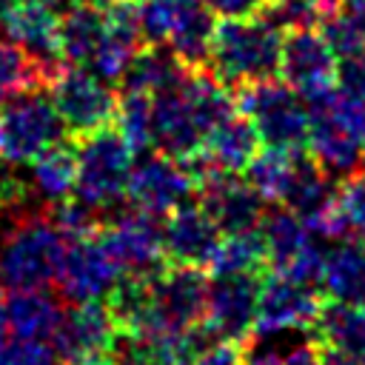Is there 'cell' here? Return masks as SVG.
I'll list each match as a JSON object with an SVG mask.
<instances>
[{"mask_svg":"<svg viewBox=\"0 0 365 365\" xmlns=\"http://www.w3.org/2000/svg\"><path fill=\"white\" fill-rule=\"evenodd\" d=\"M279 54H282V31L257 11L245 17L217 20L205 66L228 88L234 86L242 88L248 83L277 77Z\"/></svg>","mask_w":365,"mask_h":365,"instance_id":"cell-1","label":"cell"},{"mask_svg":"<svg viewBox=\"0 0 365 365\" xmlns=\"http://www.w3.org/2000/svg\"><path fill=\"white\" fill-rule=\"evenodd\" d=\"M308 154L331 174L345 177L365 165V103L336 86L308 100Z\"/></svg>","mask_w":365,"mask_h":365,"instance_id":"cell-2","label":"cell"},{"mask_svg":"<svg viewBox=\"0 0 365 365\" xmlns=\"http://www.w3.org/2000/svg\"><path fill=\"white\" fill-rule=\"evenodd\" d=\"M66 234L48 214H26L9 225L0 242V279L9 288H46L57 279Z\"/></svg>","mask_w":365,"mask_h":365,"instance_id":"cell-3","label":"cell"},{"mask_svg":"<svg viewBox=\"0 0 365 365\" xmlns=\"http://www.w3.org/2000/svg\"><path fill=\"white\" fill-rule=\"evenodd\" d=\"M74 160H77V182L74 194L83 197L97 211L114 208L128 188V174L134 165V148L125 137L111 128H94L74 140Z\"/></svg>","mask_w":365,"mask_h":365,"instance_id":"cell-4","label":"cell"},{"mask_svg":"<svg viewBox=\"0 0 365 365\" xmlns=\"http://www.w3.org/2000/svg\"><path fill=\"white\" fill-rule=\"evenodd\" d=\"M140 29L148 46L171 48L188 68H200L208 60L217 17L202 0H137Z\"/></svg>","mask_w":365,"mask_h":365,"instance_id":"cell-5","label":"cell"},{"mask_svg":"<svg viewBox=\"0 0 365 365\" xmlns=\"http://www.w3.org/2000/svg\"><path fill=\"white\" fill-rule=\"evenodd\" d=\"M237 108L251 120L262 145L302 151L308 143V100L294 91L282 77L257 80L240 88Z\"/></svg>","mask_w":365,"mask_h":365,"instance_id":"cell-6","label":"cell"},{"mask_svg":"<svg viewBox=\"0 0 365 365\" xmlns=\"http://www.w3.org/2000/svg\"><path fill=\"white\" fill-rule=\"evenodd\" d=\"M208 282L211 279L205 277V268L163 265L157 274L148 277V319L145 328L131 339L202 325Z\"/></svg>","mask_w":365,"mask_h":365,"instance_id":"cell-7","label":"cell"},{"mask_svg":"<svg viewBox=\"0 0 365 365\" xmlns=\"http://www.w3.org/2000/svg\"><path fill=\"white\" fill-rule=\"evenodd\" d=\"M68 137L54 103L40 88L0 103V160L29 165L46 148Z\"/></svg>","mask_w":365,"mask_h":365,"instance_id":"cell-8","label":"cell"},{"mask_svg":"<svg viewBox=\"0 0 365 365\" xmlns=\"http://www.w3.org/2000/svg\"><path fill=\"white\" fill-rule=\"evenodd\" d=\"M48 97L66 131L74 137L114 123L117 94L111 91V83L97 77L91 68H83V66L60 68L48 83Z\"/></svg>","mask_w":365,"mask_h":365,"instance_id":"cell-9","label":"cell"},{"mask_svg":"<svg viewBox=\"0 0 365 365\" xmlns=\"http://www.w3.org/2000/svg\"><path fill=\"white\" fill-rule=\"evenodd\" d=\"M120 277L123 271L117 259L106 248L100 231H94L66 240L54 282L68 302H100L111 294Z\"/></svg>","mask_w":365,"mask_h":365,"instance_id":"cell-10","label":"cell"},{"mask_svg":"<svg viewBox=\"0 0 365 365\" xmlns=\"http://www.w3.org/2000/svg\"><path fill=\"white\" fill-rule=\"evenodd\" d=\"M259 234L265 242V262L274 274L299 279V282H319L325 254L314 242V231L288 208L265 211L259 222Z\"/></svg>","mask_w":365,"mask_h":365,"instance_id":"cell-11","label":"cell"},{"mask_svg":"<svg viewBox=\"0 0 365 365\" xmlns=\"http://www.w3.org/2000/svg\"><path fill=\"white\" fill-rule=\"evenodd\" d=\"M259 282L262 279L257 274H217V277H211L202 325L214 339L245 345L254 336Z\"/></svg>","mask_w":365,"mask_h":365,"instance_id":"cell-12","label":"cell"},{"mask_svg":"<svg viewBox=\"0 0 365 365\" xmlns=\"http://www.w3.org/2000/svg\"><path fill=\"white\" fill-rule=\"evenodd\" d=\"M319 308H322V297L314 291L311 282L271 274L259 282L254 334L259 339H268V336H288L308 331L317 322Z\"/></svg>","mask_w":365,"mask_h":365,"instance_id":"cell-13","label":"cell"},{"mask_svg":"<svg viewBox=\"0 0 365 365\" xmlns=\"http://www.w3.org/2000/svg\"><path fill=\"white\" fill-rule=\"evenodd\" d=\"M194 191H197V182L188 174L185 163L160 151V154H143L140 160H134L125 197L131 208H140L151 217H165L174 208L185 205Z\"/></svg>","mask_w":365,"mask_h":365,"instance_id":"cell-14","label":"cell"},{"mask_svg":"<svg viewBox=\"0 0 365 365\" xmlns=\"http://www.w3.org/2000/svg\"><path fill=\"white\" fill-rule=\"evenodd\" d=\"M100 237L123 274L148 277L165 265L163 225H157V217L140 208L114 214L106 225H100Z\"/></svg>","mask_w":365,"mask_h":365,"instance_id":"cell-15","label":"cell"},{"mask_svg":"<svg viewBox=\"0 0 365 365\" xmlns=\"http://www.w3.org/2000/svg\"><path fill=\"white\" fill-rule=\"evenodd\" d=\"M120 328L103 302H71L63 311L60 325L51 336V348L60 362H86L111 356L120 342Z\"/></svg>","mask_w":365,"mask_h":365,"instance_id":"cell-16","label":"cell"},{"mask_svg":"<svg viewBox=\"0 0 365 365\" xmlns=\"http://www.w3.org/2000/svg\"><path fill=\"white\" fill-rule=\"evenodd\" d=\"M336 63L339 57L319 29H299L282 37L279 77L305 100L336 86Z\"/></svg>","mask_w":365,"mask_h":365,"instance_id":"cell-17","label":"cell"},{"mask_svg":"<svg viewBox=\"0 0 365 365\" xmlns=\"http://www.w3.org/2000/svg\"><path fill=\"white\" fill-rule=\"evenodd\" d=\"M282 205L294 211L317 237H342V222L336 214V185L311 154H299Z\"/></svg>","mask_w":365,"mask_h":365,"instance_id":"cell-18","label":"cell"},{"mask_svg":"<svg viewBox=\"0 0 365 365\" xmlns=\"http://www.w3.org/2000/svg\"><path fill=\"white\" fill-rule=\"evenodd\" d=\"M0 34L29 51L54 80L63 68L60 57V11L34 0H9L0 9Z\"/></svg>","mask_w":365,"mask_h":365,"instance_id":"cell-19","label":"cell"},{"mask_svg":"<svg viewBox=\"0 0 365 365\" xmlns=\"http://www.w3.org/2000/svg\"><path fill=\"white\" fill-rule=\"evenodd\" d=\"M208 134V123L202 120L194 97L185 88V80L154 97V137L151 145L174 160L191 157Z\"/></svg>","mask_w":365,"mask_h":365,"instance_id":"cell-20","label":"cell"},{"mask_svg":"<svg viewBox=\"0 0 365 365\" xmlns=\"http://www.w3.org/2000/svg\"><path fill=\"white\" fill-rule=\"evenodd\" d=\"M220 240H222L220 225L200 202H185L171 214H165L163 248H165V262L171 265H194L208 271V262Z\"/></svg>","mask_w":365,"mask_h":365,"instance_id":"cell-21","label":"cell"},{"mask_svg":"<svg viewBox=\"0 0 365 365\" xmlns=\"http://www.w3.org/2000/svg\"><path fill=\"white\" fill-rule=\"evenodd\" d=\"M322 365H365V308L348 302H322L311 325Z\"/></svg>","mask_w":365,"mask_h":365,"instance_id":"cell-22","label":"cell"},{"mask_svg":"<svg viewBox=\"0 0 365 365\" xmlns=\"http://www.w3.org/2000/svg\"><path fill=\"white\" fill-rule=\"evenodd\" d=\"M200 205L214 217L222 234L259 228L265 217V197L237 174H220L200 188Z\"/></svg>","mask_w":365,"mask_h":365,"instance_id":"cell-23","label":"cell"},{"mask_svg":"<svg viewBox=\"0 0 365 365\" xmlns=\"http://www.w3.org/2000/svg\"><path fill=\"white\" fill-rule=\"evenodd\" d=\"M60 317L63 308L51 294H46V288H11L3 297V322L9 336L51 342Z\"/></svg>","mask_w":365,"mask_h":365,"instance_id":"cell-24","label":"cell"},{"mask_svg":"<svg viewBox=\"0 0 365 365\" xmlns=\"http://www.w3.org/2000/svg\"><path fill=\"white\" fill-rule=\"evenodd\" d=\"M262 148V140L257 134V128L251 125V120L240 111L228 114L225 120H220L202 140V145L197 148L208 165H214L222 174H237L245 171V165L254 160V154Z\"/></svg>","mask_w":365,"mask_h":365,"instance_id":"cell-25","label":"cell"},{"mask_svg":"<svg viewBox=\"0 0 365 365\" xmlns=\"http://www.w3.org/2000/svg\"><path fill=\"white\" fill-rule=\"evenodd\" d=\"M319 285L328 299L365 308V242L351 237L334 245L322 259Z\"/></svg>","mask_w":365,"mask_h":365,"instance_id":"cell-26","label":"cell"},{"mask_svg":"<svg viewBox=\"0 0 365 365\" xmlns=\"http://www.w3.org/2000/svg\"><path fill=\"white\" fill-rule=\"evenodd\" d=\"M106 37V9L74 0L66 11H60V57L68 66H83L94 60L100 43Z\"/></svg>","mask_w":365,"mask_h":365,"instance_id":"cell-27","label":"cell"},{"mask_svg":"<svg viewBox=\"0 0 365 365\" xmlns=\"http://www.w3.org/2000/svg\"><path fill=\"white\" fill-rule=\"evenodd\" d=\"M26 180L29 188L34 194V200H40L46 208L66 200L68 194H74V182H77V160H74V145H68L66 140L46 148L40 157H34L26 165Z\"/></svg>","mask_w":365,"mask_h":365,"instance_id":"cell-28","label":"cell"},{"mask_svg":"<svg viewBox=\"0 0 365 365\" xmlns=\"http://www.w3.org/2000/svg\"><path fill=\"white\" fill-rule=\"evenodd\" d=\"M188 66L165 46H151V48H140V54L134 57V63L128 66V71L123 74V91H143V94H163L177 88L185 77H188Z\"/></svg>","mask_w":365,"mask_h":365,"instance_id":"cell-29","label":"cell"},{"mask_svg":"<svg viewBox=\"0 0 365 365\" xmlns=\"http://www.w3.org/2000/svg\"><path fill=\"white\" fill-rule=\"evenodd\" d=\"M302 151L291 148H277V145H262L254 160L245 165V180L265 197V202H282L285 188L291 182V174L297 168Z\"/></svg>","mask_w":365,"mask_h":365,"instance_id":"cell-30","label":"cell"},{"mask_svg":"<svg viewBox=\"0 0 365 365\" xmlns=\"http://www.w3.org/2000/svg\"><path fill=\"white\" fill-rule=\"evenodd\" d=\"M51 74L17 43L0 34V103L14 100L26 91L48 86Z\"/></svg>","mask_w":365,"mask_h":365,"instance_id":"cell-31","label":"cell"},{"mask_svg":"<svg viewBox=\"0 0 365 365\" xmlns=\"http://www.w3.org/2000/svg\"><path fill=\"white\" fill-rule=\"evenodd\" d=\"M265 265V242L259 228L251 231H237V234H222L208 271L211 277L217 274H257Z\"/></svg>","mask_w":365,"mask_h":365,"instance_id":"cell-32","label":"cell"},{"mask_svg":"<svg viewBox=\"0 0 365 365\" xmlns=\"http://www.w3.org/2000/svg\"><path fill=\"white\" fill-rule=\"evenodd\" d=\"M114 128L134 151L151 148L154 137V97L143 91H123L114 108Z\"/></svg>","mask_w":365,"mask_h":365,"instance_id":"cell-33","label":"cell"},{"mask_svg":"<svg viewBox=\"0 0 365 365\" xmlns=\"http://www.w3.org/2000/svg\"><path fill=\"white\" fill-rule=\"evenodd\" d=\"M336 214L342 222V237L365 242V165L345 174L336 185Z\"/></svg>","mask_w":365,"mask_h":365,"instance_id":"cell-34","label":"cell"},{"mask_svg":"<svg viewBox=\"0 0 365 365\" xmlns=\"http://www.w3.org/2000/svg\"><path fill=\"white\" fill-rule=\"evenodd\" d=\"M242 365H322V359L314 342L277 345V336H268L257 348H242Z\"/></svg>","mask_w":365,"mask_h":365,"instance_id":"cell-35","label":"cell"},{"mask_svg":"<svg viewBox=\"0 0 365 365\" xmlns=\"http://www.w3.org/2000/svg\"><path fill=\"white\" fill-rule=\"evenodd\" d=\"M48 220L66 234V237H83V234H94L103 225V211H97L94 205H88L83 197L68 194L66 200L54 202L46 208Z\"/></svg>","mask_w":365,"mask_h":365,"instance_id":"cell-36","label":"cell"},{"mask_svg":"<svg viewBox=\"0 0 365 365\" xmlns=\"http://www.w3.org/2000/svg\"><path fill=\"white\" fill-rule=\"evenodd\" d=\"M259 14L288 34L299 29H317L325 11L317 0H262Z\"/></svg>","mask_w":365,"mask_h":365,"instance_id":"cell-37","label":"cell"},{"mask_svg":"<svg viewBox=\"0 0 365 365\" xmlns=\"http://www.w3.org/2000/svg\"><path fill=\"white\" fill-rule=\"evenodd\" d=\"M0 365H57V354L51 342L40 339H0Z\"/></svg>","mask_w":365,"mask_h":365,"instance_id":"cell-38","label":"cell"},{"mask_svg":"<svg viewBox=\"0 0 365 365\" xmlns=\"http://www.w3.org/2000/svg\"><path fill=\"white\" fill-rule=\"evenodd\" d=\"M336 88L348 97L365 103V48L354 51L348 57H339L336 63Z\"/></svg>","mask_w":365,"mask_h":365,"instance_id":"cell-39","label":"cell"},{"mask_svg":"<svg viewBox=\"0 0 365 365\" xmlns=\"http://www.w3.org/2000/svg\"><path fill=\"white\" fill-rule=\"evenodd\" d=\"M185 365H242V345L214 339L200 354H194Z\"/></svg>","mask_w":365,"mask_h":365,"instance_id":"cell-40","label":"cell"},{"mask_svg":"<svg viewBox=\"0 0 365 365\" xmlns=\"http://www.w3.org/2000/svg\"><path fill=\"white\" fill-rule=\"evenodd\" d=\"M202 6L217 17V20H225V17H245V14H257L262 0H202Z\"/></svg>","mask_w":365,"mask_h":365,"instance_id":"cell-41","label":"cell"},{"mask_svg":"<svg viewBox=\"0 0 365 365\" xmlns=\"http://www.w3.org/2000/svg\"><path fill=\"white\" fill-rule=\"evenodd\" d=\"M125 345H128V342H125ZM120 365H163V362L154 359L148 351H143V348H137V345H128V348H125V356H123Z\"/></svg>","mask_w":365,"mask_h":365,"instance_id":"cell-42","label":"cell"},{"mask_svg":"<svg viewBox=\"0 0 365 365\" xmlns=\"http://www.w3.org/2000/svg\"><path fill=\"white\" fill-rule=\"evenodd\" d=\"M34 3H43V6H48V9H54V11H66L74 0H34Z\"/></svg>","mask_w":365,"mask_h":365,"instance_id":"cell-43","label":"cell"},{"mask_svg":"<svg viewBox=\"0 0 365 365\" xmlns=\"http://www.w3.org/2000/svg\"><path fill=\"white\" fill-rule=\"evenodd\" d=\"M63 365H120L111 356H100V359H86V362H63Z\"/></svg>","mask_w":365,"mask_h":365,"instance_id":"cell-44","label":"cell"},{"mask_svg":"<svg viewBox=\"0 0 365 365\" xmlns=\"http://www.w3.org/2000/svg\"><path fill=\"white\" fill-rule=\"evenodd\" d=\"M6 336V322H3V297H0V339Z\"/></svg>","mask_w":365,"mask_h":365,"instance_id":"cell-45","label":"cell"}]
</instances>
